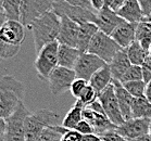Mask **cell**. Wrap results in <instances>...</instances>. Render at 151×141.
Instances as JSON below:
<instances>
[{"instance_id": "46", "label": "cell", "mask_w": 151, "mask_h": 141, "mask_svg": "<svg viewBox=\"0 0 151 141\" xmlns=\"http://www.w3.org/2000/svg\"><path fill=\"white\" fill-rule=\"evenodd\" d=\"M142 21H145V22H150V23H151V14H149L148 16H145L144 19H142Z\"/></svg>"}, {"instance_id": "48", "label": "cell", "mask_w": 151, "mask_h": 141, "mask_svg": "<svg viewBox=\"0 0 151 141\" xmlns=\"http://www.w3.org/2000/svg\"><path fill=\"white\" fill-rule=\"evenodd\" d=\"M148 55H149V57L151 58V46H150V48L148 49Z\"/></svg>"}, {"instance_id": "37", "label": "cell", "mask_w": 151, "mask_h": 141, "mask_svg": "<svg viewBox=\"0 0 151 141\" xmlns=\"http://www.w3.org/2000/svg\"><path fill=\"white\" fill-rule=\"evenodd\" d=\"M99 137L101 138L103 141H128L127 139H125V138H123L122 136H120L115 130L108 131V132L101 135Z\"/></svg>"}, {"instance_id": "9", "label": "cell", "mask_w": 151, "mask_h": 141, "mask_svg": "<svg viewBox=\"0 0 151 141\" xmlns=\"http://www.w3.org/2000/svg\"><path fill=\"white\" fill-rule=\"evenodd\" d=\"M98 100L102 105L106 116L115 126H120L125 122L121 114L119 102H117L113 84H111L106 89L98 94Z\"/></svg>"}, {"instance_id": "24", "label": "cell", "mask_w": 151, "mask_h": 141, "mask_svg": "<svg viewBox=\"0 0 151 141\" xmlns=\"http://www.w3.org/2000/svg\"><path fill=\"white\" fill-rule=\"evenodd\" d=\"M84 107H85V105L81 101L76 100L74 105L70 109V111L66 113L64 118L62 120V127L68 129V130H73L76 125L83 120V110H84Z\"/></svg>"}, {"instance_id": "35", "label": "cell", "mask_w": 151, "mask_h": 141, "mask_svg": "<svg viewBox=\"0 0 151 141\" xmlns=\"http://www.w3.org/2000/svg\"><path fill=\"white\" fill-rule=\"evenodd\" d=\"M73 130L77 131L78 134H81L82 136H87V135H93V129L90 126V124L85 120H82L78 124L76 125L75 128Z\"/></svg>"}, {"instance_id": "20", "label": "cell", "mask_w": 151, "mask_h": 141, "mask_svg": "<svg viewBox=\"0 0 151 141\" xmlns=\"http://www.w3.org/2000/svg\"><path fill=\"white\" fill-rule=\"evenodd\" d=\"M131 62L128 60L126 53V49H121L116 54L114 55L112 61L109 63L112 78L114 80H120V78L123 76V74L126 72L131 66Z\"/></svg>"}, {"instance_id": "15", "label": "cell", "mask_w": 151, "mask_h": 141, "mask_svg": "<svg viewBox=\"0 0 151 141\" xmlns=\"http://www.w3.org/2000/svg\"><path fill=\"white\" fill-rule=\"evenodd\" d=\"M96 16V25L98 26L99 31L109 35V36L121 23L124 22L123 19L119 16V14L115 11L111 10L110 8H108L106 6H103L102 9L97 11Z\"/></svg>"}, {"instance_id": "33", "label": "cell", "mask_w": 151, "mask_h": 141, "mask_svg": "<svg viewBox=\"0 0 151 141\" xmlns=\"http://www.w3.org/2000/svg\"><path fill=\"white\" fill-rule=\"evenodd\" d=\"M98 99V93L96 92V90L93 89V87L90 86L89 84L86 86V88L83 90V92L81 93V96L77 100L81 101L85 107H87L88 104L93 102L95 100Z\"/></svg>"}, {"instance_id": "5", "label": "cell", "mask_w": 151, "mask_h": 141, "mask_svg": "<svg viewBox=\"0 0 151 141\" xmlns=\"http://www.w3.org/2000/svg\"><path fill=\"white\" fill-rule=\"evenodd\" d=\"M55 1L57 0H21L19 22L25 28H29L36 19L52 11Z\"/></svg>"}, {"instance_id": "28", "label": "cell", "mask_w": 151, "mask_h": 141, "mask_svg": "<svg viewBox=\"0 0 151 141\" xmlns=\"http://www.w3.org/2000/svg\"><path fill=\"white\" fill-rule=\"evenodd\" d=\"M68 129L63 128L62 126H50V127L46 128L42 131L39 137L36 139V141H61L63 135L65 134Z\"/></svg>"}, {"instance_id": "38", "label": "cell", "mask_w": 151, "mask_h": 141, "mask_svg": "<svg viewBox=\"0 0 151 141\" xmlns=\"http://www.w3.org/2000/svg\"><path fill=\"white\" fill-rule=\"evenodd\" d=\"M65 2H68L71 6H75V7H81L84 9H88V10L93 11L90 0H64Z\"/></svg>"}, {"instance_id": "27", "label": "cell", "mask_w": 151, "mask_h": 141, "mask_svg": "<svg viewBox=\"0 0 151 141\" xmlns=\"http://www.w3.org/2000/svg\"><path fill=\"white\" fill-rule=\"evenodd\" d=\"M136 42H139L145 50L150 48L151 46V23L141 21L137 24L136 28Z\"/></svg>"}, {"instance_id": "14", "label": "cell", "mask_w": 151, "mask_h": 141, "mask_svg": "<svg viewBox=\"0 0 151 141\" xmlns=\"http://www.w3.org/2000/svg\"><path fill=\"white\" fill-rule=\"evenodd\" d=\"M79 24L70 20L68 16H60V29L57 42L60 45H65L76 48L77 37H78Z\"/></svg>"}, {"instance_id": "34", "label": "cell", "mask_w": 151, "mask_h": 141, "mask_svg": "<svg viewBox=\"0 0 151 141\" xmlns=\"http://www.w3.org/2000/svg\"><path fill=\"white\" fill-rule=\"evenodd\" d=\"M87 85H88V82H86L82 78H75V80L73 82L71 87H70V91L72 93V96L76 99H78L81 93L83 92V90L85 89Z\"/></svg>"}, {"instance_id": "13", "label": "cell", "mask_w": 151, "mask_h": 141, "mask_svg": "<svg viewBox=\"0 0 151 141\" xmlns=\"http://www.w3.org/2000/svg\"><path fill=\"white\" fill-rule=\"evenodd\" d=\"M25 39V27L19 21L6 20L0 26V40L10 46L21 47Z\"/></svg>"}, {"instance_id": "4", "label": "cell", "mask_w": 151, "mask_h": 141, "mask_svg": "<svg viewBox=\"0 0 151 141\" xmlns=\"http://www.w3.org/2000/svg\"><path fill=\"white\" fill-rule=\"evenodd\" d=\"M59 42H53L44 46L38 51L37 58L34 62L35 71L40 80H48L49 75L58 66Z\"/></svg>"}, {"instance_id": "3", "label": "cell", "mask_w": 151, "mask_h": 141, "mask_svg": "<svg viewBox=\"0 0 151 141\" xmlns=\"http://www.w3.org/2000/svg\"><path fill=\"white\" fill-rule=\"evenodd\" d=\"M59 118L60 115L49 109L29 113L25 120V141H36L46 128L57 125Z\"/></svg>"}, {"instance_id": "1", "label": "cell", "mask_w": 151, "mask_h": 141, "mask_svg": "<svg viewBox=\"0 0 151 141\" xmlns=\"http://www.w3.org/2000/svg\"><path fill=\"white\" fill-rule=\"evenodd\" d=\"M25 86L14 76L0 77V117L8 118L23 102Z\"/></svg>"}, {"instance_id": "30", "label": "cell", "mask_w": 151, "mask_h": 141, "mask_svg": "<svg viewBox=\"0 0 151 141\" xmlns=\"http://www.w3.org/2000/svg\"><path fill=\"white\" fill-rule=\"evenodd\" d=\"M7 19L4 16V13H0V26L1 24L6 21ZM21 47H17V46H10L4 44V42L0 40V62H2L4 60H8V59L13 58L14 55H17L20 51Z\"/></svg>"}, {"instance_id": "17", "label": "cell", "mask_w": 151, "mask_h": 141, "mask_svg": "<svg viewBox=\"0 0 151 141\" xmlns=\"http://www.w3.org/2000/svg\"><path fill=\"white\" fill-rule=\"evenodd\" d=\"M138 23H131L124 21L121 23L112 33L110 37L120 46L122 49H126L127 47L136 42V28Z\"/></svg>"}, {"instance_id": "6", "label": "cell", "mask_w": 151, "mask_h": 141, "mask_svg": "<svg viewBox=\"0 0 151 141\" xmlns=\"http://www.w3.org/2000/svg\"><path fill=\"white\" fill-rule=\"evenodd\" d=\"M29 113L24 102H22L17 110L6 118L4 141H25V120Z\"/></svg>"}, {"instance_id": "41", "label": "cell", "mask_w": 151, "mask_h": 141, "mask_svg": "<svg viewBox=\"0 0 151 141\" xmlns=\"http://www.w3.org/2000/svg\"><path fill=\"white\" fill-rule=\"evenodd\" d=\"M87 107H88V109H90L91 111H93V112H96V113L106 115V114H104V111H103L102 105H101V103H100V101L98 99L95 100V101H93V102H91L90 104H88V105H87Z\"/></svg>"}, {"instance_id": "50", "label": "cell", "mask_w": 151, "mask_h": 141, "mask_svg": "<svg viewBox=\"0 0 151 141\" xmlns=\"http://www.w3.org/2000/svg\"><path fill=\"white\" fill-rule=\"evenodd\" d=\"M0 141H4V137H2V138H0Z\"/></svg>"}, {"instance_id": "12", "label": "cell", "mask_w": 151, "mask_h": 141, "mask_svg": "<svg viewBox=\"0 0 151 141\" xmlns=\"http://www.w3.org/2000/svg\"><path fill=\"white\" fill-rule=\"evenodd\" d=\"M151 118H131L116 126L114 130L128 141L137 139L149 134Z\"/></svg>"}, {"instance_id": "10", "label": "cell", "mask_w": 151, "mask_h": 141, "mask_svg": "<svg viewBox=\"0 0 151 141\" xmlns=\"http://www.w3.org/2000/svg\"><path fill=\"white\" fill-rule=\"evenodd\" d=\"M76 75L73 69L57 66L48 77V84L50 91L53 96H60L70 90L72 83L75 80Z\"/></svg>"}, {"instance_id": "44", "label": "cell", "mask_w": 151, "mask_h": 141, "mask_svg": "<svg viewBox=\"0 0 151 141\" xmlns=\"http://www.w3.org/2000/svg\"><path fill=\"white\" fill-rule=\"evenodd\" d=\"M6 132V120L0 117V138H2Z\"/></svg>"}, {"instance_id": "25", "label": "cell", "mask_w": 151, "mask_h": 141, "mask_svg": "<svg viewBox=\"0 0 151 141\" xmlns=\"http://www.w3.org/2000/svg\"><path fill=\"white\" fill-rule=\"evenodd\" d=\"M131 110L132 118H151V104L145 97L133 98Z\"/></svg>"}, {"instance_id": "39", "label": "cell", "mask_w": 151, "mask_h": 141, "mask_svg": "<svg viewBox=\"0 0 151 141\" xmlns=\"http://www.w3.org/2000/svg\"><path fill=\"white\" fill-rule=\"evenodd\" d=\"M124 2H125V0H104V6L116 12L123 6Z\"/></svg>"}, {"instance_id": "47", "label": "cell", "mask_w": 151, "mask_h": 141, "mask_svg": "<svg viewBox=\"0 0 151 141\" xmlns=\"http://www.w3.org/2000/svg\"><path fill=\"white\" fill-rule=\"evenodd\" d=\"M2 4H4V0H0V13H2Z\"/></svg>"}, {"instance_id": "42", "label": "cell", "mask_w": 151, "mask_h": 141, "mask_svg": "<svg viewBox=\"0 0 151 141\" xmlns=\"http://www.w3.org/2000/svg\"><path fill=\"white\" fill-rule=\"evenodd\" d=\"M90 4L93 7V11H99L100 9H102L104 6V0H90Z\"/></svg>"}, {"instance_id": "45", "label": "cell", "mask_w": 151, "mask_h": 141, "mask_svg": "<svg viewBox=\"0 0 151 141\" xmlns=\"http://www.w3.org/2000/svg\"><path fill=\"white\" fill-rule=\"evenodd\" d=\"M131 141H151V138L149 135H146V136H142V137H139L137 139H134V140Z\"/></svg>"}, {"instance_id": "29", "label": "cell", "mask_w": 151, "mask_h": 141, "mask_svg": "<svg viewBox=\"0 0 151 141\" xmlns=\"http://www.w3.org/2000/svg\"><path fill=\"white\" fill-rule=\"evenodd\" d=\"M21 0H4L2 4V13L7 20L19 21L20 19Z\"/></svg>"}, {"instance_id": "22", "label": "cell", "mask_w": 151, "mask_h": 141, "mask_svg": "<svg viewBox=\"0 0 151 141\" xmlns=\"http://www.w3.org/2000/svg\"><path fill=\"white\" fill-rule=\"evenodd\" d=\"M98 31H99L98 26L96 24H93V23H83V24H79L76 48L78 49L82 53L83 52H87L91 39H93V37Z\"/></svg>"}, {"instance_id": "18", "label": "cell", "mask_w": 151, "mask_h": 141, "mask_svg": "<svg viewBox=\"0 0 151 141\" xmlns=\"http://www.w3.org/2000/svg\"><path fill=\"white\" fill-rule=\"evenodd\" d=\"M114 87V91H115V96H116L117 102H119V107H120L121 114L123 116L124 120H128L132 118V101H133V97L127 92L126 89L123 87V85L119 82V80H112Z\"/></svg>"}, {"instance_id": "43", "label": "cell", "mask_w": 151, "mask_h": 141, "mask_svg": "<svg viewBox=\"0 0 151 141\" xmlns=\"http://www.w3.org/2000/svg\"><path fill=\"white\" fill-rule=\"evenodd\" d=\"M145 98L147 99V101L151 104V82L147 84L146 86V90H145Z\"/></svg>"}, {"instance_id": "19", "label": "cell", "mask_w": 151, "mask_h": 141, "mask_svg": "<svg viewBox=\"0 0 151 141\" xmlns=\"http://www.w3.org/2000/svg\"><path fill=\"white\" fill-rule=\"evenodd\" d=\"M116 13L124 21L131 23H139L144 19L138 0H125L123 6L116 11Z\"/></svg>"}, {"instance_id": "2", "label": "cell", "mask_w": 151, "mask_h": 141, "mask_svg": "<svg viewBox=\"0 0 151 141\" xmlns=\"http://www.w3.org/2000/svg\"><path fill=\"white\" fill-rule=\"evenodd\" d=\"M28 29L33 33L35 47L39 51L44 46L57 42L60 29V16L53 11H49L36 19Z\"/></svg>"}, {"instance_id": "49", "label": "cell", "mask_w": 151, "mask_h": 141, "mask_svg": "<svg viewBox=\"0 0 151 141\" xmlns=\"http://www.w3.org/2000/svg\"><path fill=\"white\" fill-rule=\"evenodd\" d=\"M149 136H150V138H151V122H150V126H149Z\"/></svg>"}, {"instance_id": "40", "label": "cell", "mask_w": 151, "mask_h": 141, "mask_svg": "<svg viewBox=\"0 0 151 141\" xmlns=\"http://www.w3.org/2000/svg\"><path fill=\"white\" fill-rule=\"evenodd\" d=\"M138 4L140 6L144 17L151 14V0H138Z\"/></svg>"}, {"instance_id": "7", "label": "cell", "mask_w": 151, "mask_h": 141, "mask_svg": "<svg viewBox=\"0 0 151 141\" xmlns=\"http://www.w3.org/2000/svg\"><path fill=\"white\" fill-rule=\"evenodd\" d=\"M122 48L109 35L98 31L91 39L87 52L95 54L96 57L101 59L102 61H104L106 64H109L112 61L114 55L116 54Z\"/></svg>"}, {"instance_id": "31", "label": "cell", "mask_w": 151, "mask_h": 141, "mask_svg": "<svg viewBox=\"0 0 151 141\" xmlns=\"http://www.w3.org/2000/svg\"><path fill=\"white\" fill-rule=\"evenodd\" d=\"M122 85L133 98H142V97H145V90H146L147 84L145 83L144 80L128 82V83H124Z\"/></svg>"}, {"instance_id": "11", "label": "cell", "mask_w": 151, "mask_h": 141, "mask_svg": "<svg viewBox=\"0 0 151 141\" xmlns=\"http://www.w3.org/2000/svg\"><path fill=\"white\" fill-rule=\"evenodd\" d=\"M106 64L104 61L95 54H91L89 52H83L77 59L73 71L75 72L76 78H82L86 82H89L91 76Z\"/></svg>"}, {"instance_id": "16", "label": "cell", "mask_w": 151, "mask_h": 141, "mask_svg": "<svg viewBox=\"0 0 151 141\" xmlns=\"http://www.w3.org/2000/svg\"><path fill=\"white\" fill-rule=\"evenodd\" d=\"M83 120H87L93 129V135H96L98 137L108 131L114 130L116 127L115 125L111 123L110 120L106 115L96 113L87 107H85L83 110Z\"/></svg>"}, {"instance_id": "8", "label": "cell", "mask_w": 151, "mask_h": 141, "mask_svg": "<svg viewBox=\"0 0 151 141\" xmlns=\"http://www.w3.org/2000/svg\"><path fill=\"white\" fill-rule=\"evenodd\" d=\"M52 11L59 16H68L70 20L74 21L77 24L83 23H93L96 24V12L81 7L71 6L64 0H57Z\"/></svg>"}, {"instance_id": "36", "label": "cell", "mask_w": 151, "mask_h": 141, "mask_svg": "<svg viewBox=\"0 0 151 141\" xmlns=\"http://www.w3.org/2000/svg\"><path fill=\"white\" fill-rule=\"evenodd\" d=\"M141 72H142V80L148 84L151 82V58L148 55L145 62L141 65Z\"/></svg>"}, {"instance_id": "23", "label": "cell", "mask_w": 151, "mask_h": 141, "mask_svg": "<svg viewBox=\"0 0 151 141\" xmlns=\"http://www.w3.org/2000/svg\"><path fill=\"white\" fill-rule=\"evenodd\" d=\"M112 74H111L110 67H109V64H106V65L101 67L99 71H97L91 78L89 79V84L90 86L93 87V89L96 90V92L99 94L101 91L106 89V87L112 84Z\"/></svg>"}, {"instance_id": "26", "label": "cell", "mask_w": 151, "mask_h": 141, "mask_svg": "<svg viewBox=\"0 0 151 141\" xmlns=\"http://www.w3.org/2000/svg\"><path fill=\"white\" fill-rule=\"evenodd\" d=\"M126 53L132 65L141 66L148 57V51L145 50L140 46V44L137 42H134L129 47H127Z\"/></svg>"}, {"instance_id": "32", "label": "cell", "mask_w": 151, "mask_h": 141, "mask_svg": "<svg viewBox=\"0 0 151 141\" xmlns=\"http://www.w3.org/2000/svg\"><path fill=\"white\" fill-rule=\"evenodd\" d=\"M135 80H142L141 66L131 65L129 69L123 74V76L121 77L119 82L121 84H124V83H128V82H135Z\"/></svg>"}, {"instance_id": "21", "label": "cell", "mask_w": 151, "mask_h": 141, "mask_svg": "<svg viewBox=\"0 0 151 141\" xmlns=\"http://www.w3.org/2000/svg\"><path fill=\"white\" fill-rule=\"evenodd\" d=\"M82 52L77 48L70 47L65 45H60L59 44L58 49V65L62 67L73 69L75 65L76 61Z\"/></svg>"}]
</instances>
